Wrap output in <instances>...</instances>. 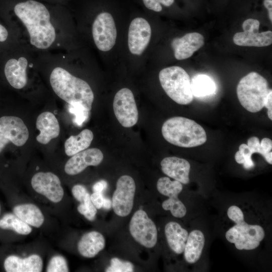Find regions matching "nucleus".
<instances>
[{"label": "nucleus", "instance_id": "obj_10", "mask_svg": "<svg viewBox=\"0 0 272 272\" xmlns=\"http://www.w3.org/2000/svg\"><path fill=\"white\" fill-rule=\"evenodd\" d=\"M113 108L116 118L124 127L134 125L139 119V112L132 91L126 88L119 90L115 94Z\"/></svg>", "mask_w": 272, "mask_h": 272}, {"label": "nucleus", "instance_id": "obj_6", "mask_svg": "<svg viewBox=\"0 0 272 272\" xmlns=\"http://www.w3.org/2000/svg\"><path fill=\"white\" fill-rule=\"evenodd\" d=\"M160 84L167 95L181 105L190 103L193 99L189 76L181 67L172 66L160 71Z\"/></svg>", "mask_w": 272, "mask_h": 272}, {"label": "nucleus", "instance_id": "obj_19", "mask_svg": "<svg viewBox=\"0 0 272 272\" xmlns=\"http://www.w3.org/2000/svg\"><path fill=\"white\" fill-rule=\"evenodd\" d=\"M36 126L40 131L36 137V140L43 145L48 144L52 140L57 138L60 133L58 119L50 111L42 112L38 116Z\"/></svg>", "mask_w": 272, "mask_h": 272}, {"label": "nucleus", "instance_id": "obj_8", "mask_svg": "<svg viewBox=\"0 0 272 272\" xmlns=\"http://www.w3.org/2000/svg\"><path fill=\"white\" fill-rule=\"evenodd\" d=\"M29 137V130L21 118L13 115L0 117V154L9 143L17 147L24 145Z\"/></svg>", "mask_w": 272, "mask_h": 272}, {"label": "nucleus", "instance_id": "obj_9", "mask_svg": "<svg viewBox=\"0 0 272 272\" xmlns=\"http://www.w3.org/2000/svg\"><path fill=\"white\" fill-rule=\"evenodd\" d=\"M129 230L133 239L143 246L150 248L156 244V225L144 211L139 210L134 213L129 222Z\"/></svg>", "mask_w": 272, "mask_h": 272}, {"label": "nucleus", "instance_id": "obj_5", "mask_svg": "<svg viewBox=\"0 0 272 272\" xmlns=\"http://www.w3.org/2000/svg\"><path fill=\"white\" fill-rule=\"evenodd\" d=\"M271 90L264 77L252 72L240 80L236 92L241 105L247 111L254 113L264 107L267 96Z\"/></svg>", "mask_w": 272, "mask_h": 272}, {"label": "nucleus", "instance_id": "obj_20", "mask_svg": "<svg viewBox=\"0 0 272 272\" xmlns=\"http://www.w3.org/2000/svg\"><path fill=\"white\" fill-rule=\"evenodd\" d=\"M28 61L24 57L9 59L5 66V75L10 85L15 89H21L27 83Z\"/></svg>", "mask_w": 272, "mask_h": 272}, {"label": "nucleus", "instance_id": "obj_17", "mask_svg": "<svg viewBox=\"0 0 272 272\" xmlns=\"http://www.w3.org/2000/svg\"><path fill=\"white\" fill-rule=\"evenodd\" d=\"M3 268L6 272H41L43 260L38 253H32L25 257L9 254L4 259Z\"/></svg>", "mask_w": 272, "mask_h": 272}, {"label": "nucleus", "instance_id": "obj_13", "mask_svg": "<svg viewBox=\"0 0 272 272\" xmlns=\"http://www.w3.org/2000/svg\"><path fill=\"white\" fill-rule=\"evenodd\" d=\"M157 188L161 194L169 197L162 202L164 210L170 211L176 218H182L186 215V208L178 197L183 189L181 183L175 180L172 181L167 177H163L157 181Z\"/></svg>", "mask_w": 272, "mask_h": 272}, {"label": "nucleus", "instance_id": "obj_34", "mask_svg": "<svg viewBox=\"0 0 272 272\" xmlns=\"http://www.w3.org/2000/svg\"><path fill=\"white\" fill-rule=\"evenodd\" d=\"M260 146L263 151L262 156L269 164H272V141L270 139L264 138L261 141Z\"/></svg>", "mask_w": 272, "mask_h": 272}, {"label": "nucleus", "instance_id": "obj_38", "mask_svg": "<svg viewBox=\"0 0 272 272\" xmlns=\"http://www.w3.org/2000/svg\"><path fill=\"white\" fill-rule=\"evenodd\" d=\"M107 187V183L105 180H100L96 182L92 187L93 192H101L105 190Z\"/></svg>", "mask_w": 272, "mask_h": 272}, {"label": "nucleus", "instance_id": "obj_37", "mask_svg": "<svg viewBox=\"0 0 272 272\" xmlns=\"http://www.w3.org/2000/svg\"><path fill=\"white\" fill-rule=\"evenodd\" d=\"M264 107L267 109V115L268 118L272 120V91L271 90L269 93L268 94L265 104Z\"/></svg>", "mask_w": 272, "mask_h": 272}, {"label": "nucleus", "instance_id": "obj_35", "mask_svg": "<svg viewBox=\"0 0 272 272\" xmlns=\"http://www.w3.org/2000/svg\"><path fill=\"white\" fill-rule=\"evenodd\" d=\"M247 145L250 148L253 154L259 153L263 155V151L260 146L258 138L256 137H252L247 141Z\"/></svg>", "mask_w": 272, "mask_h": 272}, {"label": "nucleus", "instance_id": "obj_3", "mask_svg": "<svg viewBox=\"0 0 272 272\" xmlns=\"http://www.w3.org/2000/svg\"><path fill=\"white\" fill-rule=\"evenodd\" d=\"M161 130L165 140L180 147H197L207 141L203 128L194 120L184 117L176 116L167 119Z\"/></svg>", "mask_w": 272, "mask_h": 272}, {"label": "nucleus", "instance_id": "obj_40", "mask_svg": "<svg viewBox=\"0 0 272 272\" xmlns=\"http://www.w3.org/2000/svg\"><path fill=\"white\" fill-rule=\"evenodd\" d=\"M8 36V32L6 28L0 24V42L5 41Z\"/></svg>", "mask_w": 272, "mask_h": 272}, {"label": "nucleus", "instance_id": "obj_24", "mask_svg": "<svg viewBox=\"0 0 272 272\" xmlns=\"http://www.w3.org/2000/svg\"><path fill=\"white\" fill-rule=\"evenodd\" d=\"M165 235L171 249L175 253L183 252L188 233L175 222H169L165 227Z\"/></svg>", "mask_w": 272, "mask_h": 272}, {"label": "nucleus", "instance_id": "obj_11", "mask_svg": "<svg viewBox=\"0 0 272 272\" xmlns=\"http://www.w3.org/2000/svg\"><path fill=\"white\" fill-rule=\"evenodd\" d=\"M92 35L95 44L100 50L107 51L113 47L117 32L110 14L103 12L97 15L93 23Z\"/></svg>", "mask_w": 272, "mask_h": 272}, {"label": "nucleus", "instance_id": "obj_21", "mask_svg": "<svg viewBox=\"0 0 272 272\" xmlns=\"http://www.w3.org/2000/svg\"><path fill=\"white\" fill-rule=\"evenodd\" d=\"M161 170L168 176L184 184L189 182V163L177 157L164 158L161 162Z\"/></svg>", "mask_w": 272, "mask_h": 272}, {"label": "nucleus", "instance_id": "obj_23", "mask_svg": "<svg viewBox=\"0 0 272 272\" xmlns=\"http://www.w3.org/2000/svg\"><path fill=\"white\" fill-rule=\"evenodd\" d=\"M105 240L99 232L92 231L83 234L77 244V249L81 255L93 258L105 247Z\"/></svg>", "mask_w": 272, "mask_h": 272}, {"label": "nucleus", "instance_id": "obj_4", "mask_svg": "<svg viewBox=\"0 0 272 272\" xmlns=\"http://www.w3.org/2000/svg\"><path fill=\"white\" fill-rule=\"evenodd\" d=\"M227 216L235 225L226 232V239L234 244L238 250L256 248L265 236L263 228L258 225H251L245 222L242 210L236 206L228 208Z\"/></svg>", "mask_w": 272, "mask_h": 272}, {"label": "nucleus", "instance_id": "obj_18", "mask_svg": "<svg viewBox=\"0 0 272 272\" xmlns=\"http://www.w3.org/2000/svg\"><path fill=\"white\" fill-rule=\"evenodd\" d=\"M205 43L202 35L197 32L187 33L180 38L174 39L171 46L174 56L177 60H183L191 57Z\"/></svg>", "mask_w": 272, "mask_h": 272}, {"label": "nucleus", "instance_id": "obj_25", "mask_svg": "<svg viewBox=\"0 0 272 272\" xmlns=\"http://www.w3.org/2000/svg\"><path fill=\"white\" fill-rule=\"evenodd\" d=\"M205 243V236L199 230H194L188 234L184 249V257L189 263L197 262L200 257Z\"/></svg>", "mask_w": 272, "mask_h": 272}, {"label": "nucleus", "instance_id": "obj_31", "mask_svg": "<svg viewBox=\"0 0 272 272\" xmlns=\"http://www.w3.org/2000/svg\"><path fill=\"white\" fill-rule=\"evenodd\" d=\"M133 271V266L130 262L122 261L116 257L111 259L110 265L105 270L106 272H131Z\"/></svg>", "mask_w": 272, "mask_h": 272}, {"label": "nucleus", "instance_id": "obj_2", "mask_svg": "<svg viewBox=\"0 0 272 272\" xmlns=\"http://www.w3.org/2000/svg\"><path fill=\"white\" fill-rule=\"evenodd\" d=\"M49 81L55 94L71 105H78L85 110H91L94 99L93 92L87 82L71 74L61 67L51 72Z\"/></svg>", "mask_w": 272, "mask_h": 272}, {"label": "nucleus", "instance_id": "obj_28", "mask_svg": "<svg viewBox=\"0 0 272 272\" xmlns=\"http://www.w3.org/2000/svg\"><path fill=\"white\" fill-rule=\"evenodd\" d=\"M193 95L196 97H204L214 94L216 85L208 76L199 74L195 76L191 81Z\"/></svg>", "mask_w": 272, "mask_h": 272}, {"label": "nucleus", "instance_id": "obj_15", "mask_svg": "<svg viewBox=\"0 0 272 272\" xmlns=\"http://www.w3.org/2000/svg\"><path fill=\"white\" fill-rule=\"evenodd\" d=\"M151 28L143 18H136L130 23L128 33V46L130 52L141 55L149 43Z\"/></svg>", "mask_w": 272, "mask_h": 272}, {"label": "nucleus", "instance_id": "obj_41", "mask_svg": "<svg viewBox=\"0 0 272 272\" xmlns=\"http://www.w3.org/2000/svg\"><path fill=\"white\" fill-rule=\"evenodd\" d=\"M111 207L112 201L110 200V199L104 197L102 208H103L105 210H109L111 208Z\"/></svg>", "mask_w": 272, "mask_h": 272}, {"label": "nucleus", "instance_id": "obj_12", "mask_svg": "<svg viewBox=\"0 0 272 272\" xmlns=\"http://www.w3.org/2000/svg\"><path fill=\"white\" fill-rule=\"evenodd\" d=\"M135 192V184L131 177L125 175L118 179L112 197V207L116 215L126 217L130 214Z\"/></svg>", "mask_w": 272, "mask_h": 272}, {"label": "nucleus", "instance_id": "obj_29", "mask_svg": "<svg viewBox=\"0 0 272 272\" xmlns=\"http://www.w3.org/2000/svg\"><path fill=\"white\" fill-rule=\"evenodd\" d=\"M252 154L249 147L245 144H242L239 146V151L235 155V159L237 163L242 164L245 169L250 170L255 166L251 159Z\"/></svg>", "mask_w": 272, "mask_h": 272}, {"label": "nucleus", "instance_id": "obj_1", "mask_svg": "<svg viewBox=\"0 0 272 272\" xmlns=\"http://www.w3.org/2000/svg\"><path fill=\"white\" fill-rule=\"evenodd\" d=\"M14 12L25 26L31 45L39 49H46L54 43L56 32L46 7L35 0L16 4Z\"/></svg>", "mask_w": 272, "mask_h": 272}, {"label": "nucleus", "instance_id": "obj_30", "mask_svg": "<svg viewBox=\"0 0 272 272\" xmlns=\"http://www.w3.org/2000/svg\"><path fill=\"white\" fill-rule=\"evenodd\" d=\"M45 271L46 272L70 271L66 259L61 254H54L49 258L45 268Z\"/></svg>", "mask_w": 272, "mask_h": 272}, {"label": "nucleus", "instance_id": "obj_22", "mask_svg": "<svg viewBox=\"0 0 272 272\" xmlns=\"http://www.w3.org/2000/svg\"><path fill=\"white\" fill-rule=\"evenodd\" d=\"M12 212L25 223L35 228H40L45 223V218L41 209L31 202L15 205Z\"/></svg>", "mask_w": 272, "mask_h": 272}, {"label": "nucleus", "instance_id": "obj_36", "mask_svg": "<svg viewBox=\"0 0 272 272\" xmlns=\"http://www.w3.org/2000/svg\"><path fill=\"white\" fill-rule=\"evenodd\" d=\"M91 200L97 209H100L103 207L104 197L102 193L93 192L90 195Z\"/></svg>", "mask_w": 272, "mask_h": 272}, {"label": "nucleus", "instance_id": "obj_33", "mask_svg": "<svg viewBox=\"0 0 272 272\" xmlns=\"http://www.w3.org/2000/svg\"><path fill=\"white\" fill-rule=\"evenodd\" d=\"M71 191L74 198L80 203L83 202L87 197L90 194L86 187L80 184L74 185Z\"/></svg>", "mask_w": 272, "mask_h": 272}, {"label": "nucleus", "instance_id": "obj_39", "mask_svg": "<svg viewBox=\"0 0 272 272\" xmlns=\"http://www.w3.org/2000/svg\"><path fill=\"white\" fill-rule=\"evenodd\" d=\"M263 5L268 10L269 20L272 22V0H264Z\"/></svg>", "mask_w": 272, "mask_h": 272}, {"label": "nucleus", "instance_id": "obj_32", "mask_svg": "<svg viewBox=\"0 0 272 272\" xmlns=\"http://www.w3.org/2000/svg\"><path fill=\"white\" fill-rule=\"evenodd\" d=\"M143 1L148 9L158 12L162 11L161 5L169 7L173 4L174 0H143Z\"/></svg>", "mask_w": 272, "mask_h": 272}, {"label": "nucleus", "instance_id": "obj_42", "mask_svg": "<svg viewBox=\"0 0 272 272\" xmlns=\"http://www.w3.org/2000/svg\"><path fill=\"white\" fill-rule=\"evenodd\" d=\"M1 210H2V209H1V203H0V217H1Z\"/></svg>", "mask_w": 272, "mask_h": 272}, {"label": "nucleus", "instance_id": "obj_14", "mask_svg": "<svg viewBox=\"0 0 272 272\" xmlns=\"http://www.w3.org/2000/svg\"><path fill=\"white\" fill-rule=\"evenodd\" d=\"M259 22L256 19L249 18L242 24L243 32L234 34L233 40L239 46L264 47L272 43V32H258Z\"/></svg>", "mask_w": 272, "mask_h": 272}, {"label": "nucleus", "instance_id": "obj_7", "mask_svg": "<svg viewBox=\"0 0 272 272\" xmlns=\"http://www.w3.org/2000/svg\"><path fill=\"white\" fill-rule=\"evenodd\" d=\"M30 186L35 193L52 204H59L63 200L65 193L61 180L52 172L34 173L30 180Z\"/></svg>", "mask_w": 272, "mask_h": 272}, {"label": "nucleus", "instance_id": "obj_16", "mask_svg": "<svg viewBox=\"0 0 272 272\" xmlns=\"http://www.w3.org/2000/svg\"><path fill=\"white\" fill-rule=\"evenodd\" d=\"M103 157L100 149H87L71 156L64 166V171L69 175H77L88 166H97L100 164Z\"/></svg>", "mask_w": 272, "mask_h": 272}, {"label": "nucleus", "instance_id": "obj_27", "mask_svg": "<svg viewBox=\"0 0 272 272\" xmlns=\"http://www.w3.org/2000/svg\"><path fill=\"white\" fill-rule=\"evenodd\" d=\"M0 229L12 231L20 235H28L32 231V227L22 220L12 212L3 214L0 217Z\"/></svg>", "mask_w": 272, "mask_h": 272}, {"label": "nucleus", "instance_id": "obj_26", "mask_svg": "<svg viewBox=\"0 0 272 272\" xmlns=\"http://www.w3.org/2000/svg\"><path fill=\"white\" fill-rule=\"evenodd\" d=\"M94 138L93 132L85 129L76 135H71L64 144L65 154L71 157L75 154L88 149Z\"/></svg>", "mask_w": 272, "mask_h": 272}]
</instances>
